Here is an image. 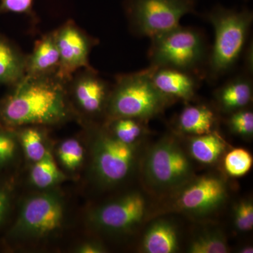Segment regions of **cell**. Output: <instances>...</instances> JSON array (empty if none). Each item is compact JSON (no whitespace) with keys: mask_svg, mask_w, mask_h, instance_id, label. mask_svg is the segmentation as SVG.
Masks as SVG:
<instances>
[{"mask_svg":"<svg viewBox=\"0 0 253 253\" xmlns=\"http://www.w3.org/2000/svg\"><path fill=\"white\" fill-rule=\"evenodd\" d=\"M67 81L54 74L24 77L0 99V125L9 129L47 126L72 119Z\"/></svg>","mask_w":253,"mask_h":253,"instance_id":"1","label":"cell"},{"mask_svg":"<svg viewBox=\"0 0 253 253\" xmlns=\"http://www.w3.org/2000/svg\"><path fill=\"white\" fill-rule=\"evenodd\" d=\"M212 24L214 41L209 52L204 78L217 81L230 72L239 61L253 21L251 10L227 9L221 5L205 14Z\"/></svg>","mask_w":253,"mask_h":253,"instance_id":"2","label":"cell"},{"mask_svg":"<svg viewBox=\"0 0 253 253\" xmlns=\"http://www.w3.org/2000/svg\"><path fill=\"white\" fill-rule=\"evenodd\" d=\"M115 82L106 107L108 120L130 118L146 121L162 113L174 101L154 85L149 67L119 75Z\"/></svg>","mask_w":253,"mask_h":253,"instance_id":"3","label":"cell"},{"mask_svg":"<svg viewBox=\"0 0 253 253\" xmlns=\"http://www.w3.org/2000/svg\"><path fill=\"white\" fill-rule=\"evenodd\" d=\"M151 41L150 66L175 68L204 78L209 52L199 30L179 26Z\"/></svg>","mask_w":253,"mask_h":253,"instance_id":"4","label":"cell"},{"mask_svg":"<svg viewBox=\"0 0 253 253\" xmlns=\"http://www.w3.org/2000/svg\"><path fill=\"white\" fill-rule=\"evenodd\" d=\"M197 0H125L131 31L150 39L180 26L181 18L196 13Z\"/></svg>","mask_w":253,"mask_h":253,"instance_id":"5","label":"cell"},{"mask_svg":"<svg viewBox=\"0 0 253 253\" xmlns=\"http://www.w3.org/2000/svg\"><path fill=\"white\" fill-rule=\"evenodd\" d=\"M64 213L63 200L57 193L31 196L23 205L9 235L23 241L47 237L61 229Z\"/></svg>","mask_w":253,"mask_h":253,"instance_id":"6","label":"cell"},{"mask_svg":"<svg viewBox=\"0 0 253 253\" xmlns=\"http://www.w3.org/2000/svg\"><path fill=\"white\" fill-rule=\"evenodd\" d=\"M143 172L150 186L167 190L187 181L192 174V167L180 146L167 138L150 150L145 158Z\"/></svg>","mask_w":253,"mask_h":253,"instance_id":"7","label":"cell"},{"mask_svg":"<svg viewBox=\"0 0 253 253\" xmlns=\"http://www.w3.org/2000/svg\"><path fill=\"white\" fill-rule=\"evenodd\" d=\"M92 148V166L104 185L119 184L129 175L135 162V148L118 140L109 130L96 129Z\"/></svg>","mask_w":253,"mask_h":253,"instance_id":"8","label":"cell"},{"mask_svg":"<svg viewBox=\"0 0 253 253\" xmlns=\"http://www.w3.org/2000/svg\"><path fill=\"white\" fill-rule=\"evenodd\" d=\"M66 88L75 116L106 114L111 86L92 67L75 73L66 83Z\"/></svg>","mask_w":253,"mask_h":253,"instance_id":"9","label":"cell"},{"mask_svg":"<svg viewBox=\"0 0 253 253\" xmlns=\"http://www.w3.org/2000/svg\"><path fill=\"white\" fill-rule=\"evenodd\" d=\"M54 31L60 58L56 74L60 78L68 81L79 70L91 67L89 54L97 44V40L86 34L71 20Z\"/></svg>","mask_w":253,"mask_h":253,"instance_id":"10","label":"cell"},{"mask_svg":"<svg viewBox=\"0 0 253 253\" xmlns=\"http://www.w3.org/2000/svg\"><path fill=\"white\" fill-rule=\"evenodd\" d=\"M146 208L144 196L130 193L94 210L90 214L91 223L102 230L126 231L140 224Z\"/></svg>","mask_w":253,"mask_h":253,"instance_id":"11","label":"cell"},{"mask_svg":"<svg viewBox=\"0 0 253 253\" xmlns=\"http://www.w3.org/2000/svg\"><path fill=\"white\" fill-rule=\"evenodd\" d=\"M224 181L215 176H204L190 184L179 196V207L193 214H207L217 209L225 200Z\"/></svg>","mask_w":253,"mask_h":253,"instance_id":"12","label":"cell"},{"mask_svg":"<svg viewBox=\"0 0 253 253\" xmlns=\"http://www.w3.org/2000/svg\"><path fill=\"white\" fill-rule=\"evenodd\" d=\"M149 68L154 85L169 99L189 101L196 96L201 76L175 68L151 66Z\"/></svg>","mask_w":253,"mask_h":253,"instance_id":"13","label":"cell"},{"mask_svg":"<svg viewBox=\"0 0 253 253\" xmlns=\"http://www.w3.org/2000/svg\"><path fill=\"white\" fill-rule=\"evenodd\" d=\"M59 61L55 31H51L38 40L31 54L26 55L25 76H44L56 73Z\"/></svg>","mask_w":253,"mask_h":253,"instance_id":"14","label":"cell"},{"mask_svg":"<svg viewBox=\"0 0 253 253\" xmlns=\"http://www.w3.org/2000/svg\"><path fill=\"white\" fill-rule=\"evenodd\" d=\"M253 71L247 69L226 82L216 91L215 98L219 107L226 112L244 109L252 101Z\"/></svg>","mask_w":253,"mask_h":253,"instance_id":"15","label":"cell"},{"mask_svg":"<svg viewBox=\"0 0 253 253\" xmlns=\"http://www.w3.org/2000/svg\"><path fill=\"white\" fill-rule=\"evenodd\" d=\"M26 55L0 33V86H11L26 75Z\"/></svg>","mask_w":253,"mask_h":253,"instance_id":"16","label":"cell"},{"mask_svg":"<svg viewBox=\"0 0 253 253\" xmlns=\"http://www.w3.org/2000/svg\"><path fill=\"white\" fill-rule=\"evenodd\" d=\"M217 118L215 113L206 105L187 106L177 119V126L182 132L203 135L212 132Z\"/></svg>","mask_w":253,"mask_h":253,"instance_id":"17","label":"cell"},{"mask_svg":"<svg viewBox=\"0 0 253 253\" xmlns=\"http://www.w3.org/2000/svg\"><path fill=\"white\" fill-rule=\"evenodd\" d=\"M144 252L171 253L178 249V239L175 229L166 221H159L150 227L143 242Z\"/></svg>","mask_w":253,"mask_h":253,"instance_id":"18","label":"cell"},{"mask_svg":"<svg viewBox=\"0 0 253 253\" xmlns=\"http://www.w3.org/2000/svg\"><path fill=\"white\" fill-rule=\"evenodd\" d=\"M225 149V144L217 133L199 135L193 138L190 144L191 154L203 163H212L219 158Z\"/></svg>","mask_w":253,"mask_h":253,"instance_id":"19","label":"cell"},{"mask_svg":"<svg viewBox=\"0 0 253 253\" xmlns=\"http://www.w3.org/2000/svg\"><path fill=\"white\" fill-rule=\"evenodd\" d=\"M34 163L31 169V180L36 187L48 189L64 179V174L58 168L49 151L44 158Z\"/></svg>","mask_w":253,"mask_h":253,"instance_id":"20","label":"cell"},{"mask_svg":"<svg viewBox=\"0 0 253 253\" xmlns=\"http://www.w3.org/2000/svg\"><path fill=\"white\" fill-rule=\"evenodd\" d=\"M38 126H25L14 129L26 157L33 163L44 158L48 151L44 145V134Z\"/></svg>","mask_w":253,"mask_h":253,"instance_id":"21","label":"cell"},{"mask_svg":"<svg viewBox=\"0 0 253 253\" xmlns=\"http://www.w3.org/2000/svg\"><path fill=\"white\" fill-rule=\"evenodd\" d=\"M110 132L118 140L132 144L144 132L141 120L130 118H118L109 120Z\"/></svg>","mask_w":253,"mask_h":253,"instance_id":"22","label":"cell"},{"mask_svg":"<svg viewBox=\"0 0 253 253\" xmlns=\"http://www.w3.org/2000/svg\"><path fill=\"white\" fill-rule=\"evenodd\" d=\"M188 251L191 253H226L229 252V247L221 234L208 233L194 240Z\"/></svg>","mask_w":253,"mask_h":253,"instance_id":"23","label":"cell"},{"mask_svg":"<svg viewBox=\"0 0 253 253\" xmlns=\"http://www.w3.org/2000/svg\"><path fill=\"white\" fill-rule=\"evenodd\" d=\"M84 149L76 139L63 141L58 150V156L63 166L69 170H76L84 160Z\"/></svg>","mask_w":253,"mask_h":253,"instance_id":"24","label":"cell"},{"mask_svg":"<svg viewBox=\"0 0 253 253\" xmlns=\"http://www.w3.org/2000/svg\"><path fill=\"white\" fill-rule=\"evenodd\" d=\"M253 157L249 151L243 149L232 150L225 157L224 167L231 176L245 175L252 167Z\"/></svg>","mask_w":253,"mask_h":253,"instance_id":"25","label":"cell"},{"mask_svg":"<svg viewBox=\"0 0 253 253\" xmlns=\"http://www.w3.org/2000/svg\"><path fill=\"white\" fill-rule=\"evenodd\" d=\"M17 142L14 129L0 125V168L12 162L17 152Z\"/></svg>","mask_w":253,"mask_h":253,"instance_id":"26","label":"cell"},{"mask_svg":"<svg viewBox=\"0 0 253 253\" xmlns=\"http://www.w3.org/2000/svg\"><path fill=\"white\" fill-rule=\"evenodd\" d=\"M231 130L244 136L253 134V113L249 110L241 109L232 112L228 121Z\"/></svg>","mask_w":253,"mask_h":253,"instance_id":"27","label":"cell"},{"mask_svg":"<svg viewBox=\"0 0 253 253\" xmlns=\"http://www.w3.org/2000/svg\"><path fill=\"white\" fill-rule=\"evenodd\" d=\"M234 223L241 231H250L253 226V205L251 201H241L235 209Z\"/></svg>","mask_w":253,"mask_h":253,"instance_id":"28","label":"cell"},{"mask_svg":"<svg viewBox=\"0 0 253 253\" xmlns=\"http://www.w3.org/2000/svg\"><path fill=\"white\" fill-rule=\"evenodd\" d=\"M33 0H0V15L17 14L33 16Z\"/></svg>","mask_w":253,"mask_h":253,"instance_id":"29","label":"cell"},{"mask_svg":"<svg viewBox=\"0 0 253 253\" xmlns=\"http://www.w3.org/2000/svg\"><path fill=\"white\" fill-rule=\"evenodd\" d=\"M11 203V193L9 188L0 183V225L4 221Z\"/></svg>","mask_w":253,"mask_h":253,"instance_id":"30","label":"cell"},{"mask_svg":"<svg viewBox=\"0 0 253 253\" xmlns=\"http://www.w3.org/2000/svg\"><path fill=\"white\" fill-rule=\"evenodd\" d=\"M81 253H101L104 252V248L97 243L86 242L81 245L76 250Z\"/></svg>","mask_w":253,"mask_h":253,"instance_id":"31","label":"cell"},{"mask_svg":"<svg viewBox=\"0 0 253 253\" xmlns=\"http://www.w3.org/2000/svg\"><path fill=\"white\" fill-rule=\"evenodd\" d=\"M240 252L243 253H253V249L252 247L244 248V249L241 250V251H240Z\"/></svg>","mask_w":253,"mask_h":253,"instance_id":"32","label":"cell"}]
</instances>
